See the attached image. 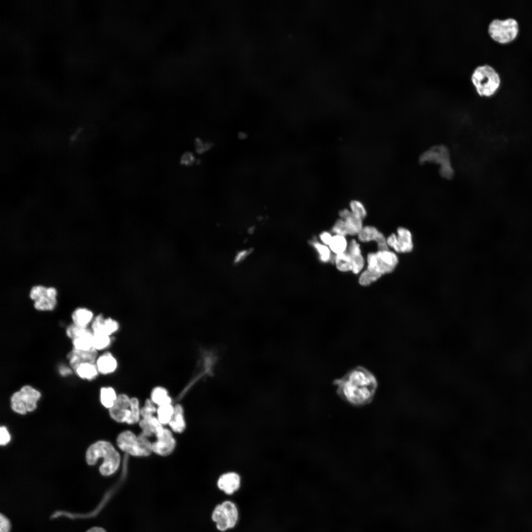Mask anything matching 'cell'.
<instances>
[{"mask_svg":"<svg viewBox=\"0 0 532 532\" xmlns=\"http://www.w3.org/2000/svg\"><path fill=\"white\" fill-rule=\"evenodd\" d=\"M336 393L344 401L354 406L370 403L374 398L378 382L373 373L358 366L333 381Z\"/></svg>","mask_w":532,"mask_h":532,"instance_id":"obj_1","label":"cell"},{"mask_svg":"<svg viewBox=\"0 0 532 532\" xmlns=\"http://www.w3.org/2000/svg\"><path fill=\"white\" fill-rule=\"evenodd\" d=\"M100 458L103 459V463L100 467V471L102 475H111L118 468L120 464V456L110 442L99 441L88 448L86 455L88 464L95 465Z\"/></svg>","mask_w":532,"mask_h":532,"instance_id":"obj_2","label":"cell"},{"mask_svg":"<svg viewBox=\"0 0 532 532\" xmlns=\"http://www.w3.org/2000/svg\"><path fill=\"white\" fill-rule=\"evenodd\" d=\"M471 80L477 93L486 97L494 95L501 83L499 73L488 64L477 66L472 72Z\"/></svg>","mask_w":532,"mask_h":532,"instance_id":"obj_3","label":"cell"},{"mask_svg":"<svg viewBox=\"0 0 532 532\" xmlns=\"http://www.w3.org/2000/svg\"><path fill=\"white\" fill-rule=\"evenodd\" d=\"M117 443L120 449L133 456L146 457L153 452L152 443L142 432L136 436L131 431H124L118 435Z\"/></svg>","mask_w":532,"mask_h":532,"instance_id":"obj_4","label":"cell"},{"mask_svg":"<svg viewBox=\"0 0 532 532\" xmlns=\"http://www.w3.org/2000/svg\"><path fill=\"white\" fill-rule=\"evenodd\" d=\"M518 21L513 18L504 19H494L489 23L488 32L491 37L496 42L505 44L514 40L519 33Z\"/></svg>","mask_w":532,"mask_h":532,"instance_id":"obj_5","label":"cell"},{"mask_svg":"<svg viewBox=\"0 0 532 532\" xmlns=\"http://www.w3.org/2000/svg\"><path fill=\"white\" fill-rule=\"evenodd\" d=\"M40 397V393L33 387L24 386L12 395L11 398V408L15 412L21 414H25L27 411H33Z\"/></svg>","mask_w":532,"mask_h":532,"instance_id":"obj_6","label":"cell"},{"mask_svg":"<svg viewBox=\"0 0 532 532\" xmlns=\"http://www.w3.org/2000/svg\"><path fill=\"white\" fill-rule=\"evenodd\" d=\"M238 518V512L235 504L229 500L217 505L212 514V519L216 523L217 529L222 532L233 528Z\"/></svg>","mask_w":532,"mask_h":532,"instance_id":"obj_7","label":"cell"},{"mask_svg":"<svg viewBox=\"0 0 532 532\" xmlns=\"http://www.w3.org/2000/svg\"><path fill=\"white\" fill-rule=\"evenodd\" d=\"M399 260L395 253L389 250H379L367 255V268L382 275L392 272L398 264Z\"/></svg>","mask_w":532,"mask_h":532,"instance_id":"obj_8","label":"cell"},{"mask_svg":"<svg viewBox=\"0 0 532 532\" xmlns=\"http://www.w3.org/2000/svg\"><path fill=\"white\" fill-rule=\"evenodd\" d=\"M57 291L55 288H47L41 285L33 286L30 293V298L34 301L35 309L41 311L53 310L57 304Z\"/></svg>","mask_w":532,"mask_h":532,"instance_id":"obj_9","label":"cell"},{"mask_svg":"<svg viewBox=\"0 0 532 532\" xmlns=\"http://www.w3.org/2000/svg\"><path fill=\"white\" fill-rule=\"evenodd\" d=\"M388 246L398 253H408L413 248L412 236L410 231L403 227L397 229V235L391 234L386 239Z\"/></svg>","mask_w":532,"mask_h":532,"instance_id":"obj_10","label":"cell"},{"mask_svg":"<svg viewBox=\"0 0 532 532\" xmlns=\"http://www.w3.org/2000/svg\"><path fill=\"white\" fill-rule=\"evenodd\" d=\"M131 399L125 394L119 395L109 409L111 417L120 423H127L130 415Z\"/></svg>","mask_w":532,"mask_h":532,"instance_id":"obj_11","label":"cell"},{"mask_svg":"<svg viewBox=\"0 0 532 532\" xmlns=\"http://www.w3.org/2000/svg\"><path fill=\"white\" fill-rule=\"evenodd\" d=\"M98 356V351L94 348L88 350H80L74 348L67 354V358L70 367L73 371L76 367L83 363H96Z\"/></svg>","mask_w":532,"mask_h":532,"instance_id":"obj_12","label":"cell"},{"mask_svg":"<svg viewBox=\"0 0 532 532\" xmlns=\"http://www.w3.org/2000/svg\"><path fill=\"white\" fill-rule=\"evenodd\" d=\"M157 438V440L152 443L153 452L161 456H166L172 453L175 446V440L170 431L164 428L163 432Z\"/></svg>","mask_w":532,"mask_h":532,"instance_id":"obj_13","label":"cell"},{"mask_svg":"<svg viewBox=\"0 0 532 532\" xmlns=\"http://www.w3.org/2000/svg\"><path fill=\"white\" fill-rule=\"evenodd\" d=\"M119 329V324L115 320L104 318L102 314H99L93 319L91 324V330L93 334H104L110 336Z\"/></svg>","mask_w":532,"mask_h":532,"instance_id":"obj_14","label":"cell"},{"mask_svg":"<svg viewBox=\"0 0 532 532\" xmlns=\"http://www.w3.org/2000/svg\"><path fill=\"white\" fill-rule=\"evenodd\" d=\"M239 475L234 471H228L222 474L217 480L218 488L227 495H232L237 491L240 486Z\"/></svg>","mask_w":532,"mask_h":532,"instance_id":"obj_15","label":"cell"},{"mask_svg":"<svg viewBox=\"0 0 532 532\" xmlns=\"http://www.w3.org/2000/svg\"><path fill=\"white\" fill-rule=\"evenodd\" d=\"M358 238L362 242L376 241L379 250H389L385 236L374 227L366 226L363 228L358 234Z\"/></svg>","mask_w":532,"mask_h":532,"instance_id":"obj_16","label":"cell"},{"mask_svg":"<svg viewBox=\"0 0 532 532\" xmlns=\"http://www.w3.org/2000/svg\"><path fill=\"white\" fill-rule=\"evenodd\" d=\"M339 214L344 220L348 234L356 235L360 233L363 228L361 219L346 209L340 211Z\"/></svg>","mask_w":532,"mask_h":532,"instance_id":"obj_17","label":"cell"},{"mask_svg":"<svg viewBox=\"0 0 532 532\" xmlns=\"http://www.w3.org/2000/svg\"><path fill=\"white\" fill-rule=\"evenodd\" d=\"M96 365L99 373L108 374L113 373L116 369L117 362L110 353L106 352L97 358Z\"/></svg>","mask_w":532,"mask_h":532,"instance_id":"obj_18","label":"cell"},{"mask_svg":"<svg viewBox=\"0 0 532 532\" xmlns=\"http://www.w3.org/2000/svg\"><path fill=\"white\" fill-rule=\"evenodd\" d=\"M348 253L352 262V271L354 273L357 274L363 267L364 260L361 255L360 245L354 239L352 240L350 243Z\"/></svg>","mask_w":532,"mask_h":532,"instance_id":"obj_19","label":"cell"},{"mask_svg":"<svg viewBox=\"0 0 532 532\" xmlns=\"http://www.w3.org/2000/svg\"><path fill=\"white\" fill-rule=\"evenodd\" d=\"M94 318L92 311L84 307L76 308L71 314L73 323L83 327H87L88 325L92 322Z\"/></svg>","mask_w":532,"mask_h":532,"instance_id":"obj_20","label":"cell"},{"mask_svg":"<svg viewBox=\"0 0 532 532\" xmlns=\"http://www.w3.org/2000/svg\"><path fill=\"white\" fill-rule=\"evenodd\" d=\"M172 431L181 433L185 428V423L183 416V409L180 404H176L174 407V412L168 423Z\"/></svg>","mask_w":532,"mask_h":532,"instance_id":"obj_21","label":"cell"},{"mask_svg":"<svg viewBox=\"0 0 532 532\" xmlns=\"http://www.w3.org/2000/svg\"><path fill=\"white\" fill-rule=\"evenodd\" d=\"M74 372L80 378L88 380L95 379L99 373L96 364L89 363L80 364Z\"/></svg>","mask_w":532,"mask_h":532,"instance_id":"obj_22","label":"cell"},{"mask_svg":"<svg viewBox=\"0 0 532 532\" xmlns=\"http://www.w3.org/2000/svg\"><path fill=\"white\" fill-rule=\"evenodd\" d=\"M151 400L159 406L171 404V399L167 391L161 387L155 388L151 395Z\"/></svg>","mask_w":532,"mask_h":532,"instance_id":"obj_23","label":"cell"},{"mask_svg":"<svg viewBox=\"0 0 532 532\" xmlns=\"http://www.w3.org/2000/svg\"><path fill=\"white\" fill-rule=\"evenodd\" d=\"M100 401L102 405L110 408L117 399L115 390L111 387H103L100 390Z\"/></svg>","mask_w":532,"mask_h":532,"instance_id":"obj_24","label":"cell"},{"mask_svg":"<svg viewBox=\"0 0 532 532\" xmlns=\"http://www.w3.org/2000/svg\"><path fill=\"white\" fill-rule=\"evenodd\" d=\"M335 263L337 268L341 271L352 270V265L351 257L348 253H341L336 254Z\"/></svg>","mask_w":532,"mask_h":532,"instance_id":"obj_25","label":"cell"},{"mask_svg":"<svg viewBox=\"0 0 532 532\" xmlns=\"http://www.w3.org/2000/svg\"><path fill=\"white\" fill-rule=\"evenodd\" d=\"M157 418L162 425L169 423L174 412V407L171 404L159 406L157 409Z\"/></svg>","mask_w":532,"mask_h":532,"instance_id":"obj_26","label":"cell"},{"mask_svg":"<svg viewBox=\"0 0 532 532\" xmlns=\"http://www.w3.org/2000/svg\"><path fill=\"white\" fill-rule=\"evenodd\" d=\"M93 333L85 335L72 340L73 348L80 350H88L93 348Z\"/></svg>","mask_w":532,"mask_h":532,"instance_id":"obj_27","label":"cell"},{"mask_svg":"<svg viewBox=\"0 0 532 532\" xmlns=\"http://www.w3.org/2000/svg\"><path fill=\"white\" fill-rule=\"evenodd\" d=\"M91 333H93L91 329L78 326L73 323L68 326L66 329V335L71 340Z\"/></svg>","mask_w":532,"mask_h":532,"instance_id":"obj_28","label":"cell"},{"mask_svg":"<svg viewBox=\"0 0 532 532\" xmlns=\"http://www.w3.org/2000/svg\"><path fill=\"white\" fill-rule=\"evenodd\" d=\"M329 245L332 251L337 254L344 252L346 248L347 242L343 236L336 234L332 237Z\"/></svg>","mask_w":532,"mask_h":532,"instance_id":"obj_29","label":"cell"},{"mask_svg":"<svg viewBox=\"0 0 532 532\" xmlns=\"http://www.w3.org/2000/svg\"><path fill=\"white\" fill-rule=\"evenodd\" d=\"M92 343L93 348L97 351L101 350L110 345L111 338L104 334H94Z\"/></svg>","mask_w":532,"mask_h":532,"instance_id":"obj_30","label":"cell"},{"mask_svg":"<svg viewBox=\"0 0 532 532\" xmlns=\"http://www.w3.org/2000/svg\"><path fill=\"white\" fill-rule=\"evenodd\" d=\"M381 276L380 273L367 268L361 275L359 283L362 286H368L378 280Z\"/></svg>","mask_w":532,"mask_h":532,"instance_id":"obj_31","label":"cell"},{"mask_svg":"<svg viewBox=\"0 0 532 532\" xmlns=\"http://www.w3.org/2000/svg\"><path fill=\"white\" fill-rule=\"evenodd\" d=\"M130 415L127 422L129 424H133L139 422L140 415L139 401L135 398L131 399Z\"/></svg>","mask_w":532,"mask_h":532,"instance_id":"obj_32","label":"cell"},{"mask_svg":"<svg viewBox=\"0 0 532 532\" xmlns=\"http://www.w3.org/2000/svg\"><path fill=\"white\" fill-rule=\"evenodd\" d=\"M352 212L361 220L366 216V212L363 204L359 201H351L350 204Z\"/></svg>","mask_w":532,"mask_h":532,"instance_id":"obj_33","label":"cell"},{"mask_svg":"<svg viewBox=\"0 0 532 532\" xmlns=\"http://www.w3.org/2000/svg\"><path fill=\"white\" fill-rule=\"evenodd\" d=\"M157 411V409L151 399H147L144 406L140 409V415L142 417V418L146 419L153 416V414Z\"/></svg>","mask_w":532,"mask_h":532,"instance_id":"obj_34","label":"cell"},{"mask_svg":"<svg viewBox=\"0 0 532 532\" xmlns=\"http://www.w3.org/2000/svg\"><path fill=\"white\" fill-rule=\"evenodd\" d=\"M313 245L319 253L320 259L322 261L327 262L330 260L331 253L329 249L326 246L318 242L313 243Z\"/></svg>","mask_w":532,"mask_h":532,"instance_id":"obj_35","label":"cell"},{"mask_svg":"<svg viewBox=\"0 0 532 532\" xmlns=\"http://www.w3.org/2000/svg\"><path fill=\"white\" fill-rule=\"evenodd\" d=\"M332 231L336 233V234L343 236L348 234L343 219H340L336 221L332 228Z\"/></svg>","mask_w":532,"mask_h":532,"instance_id":"obj_36","label":"cell"},{"mask_svg":"<svg viewBox=\"0 0 532 532\" xmlns=\"http://www.w3.org/2000/svg\"><path fill=\"white\" fill-rule=\"evenodd\" d=\"M11 525L9 520L3 515H0V532H9Z\"/></svg>","mask_w":532,"mask_h":532,"instance_id":"obj_37","label":"cell"},{"mask_svg":"<svg viewBox=\"0 0 532 532\" xmlns=\"http://www.w3.org/2000/svg\"><path fill=\"white\" fill-rule=\"evenodd\" d=\"M0 443L1 445L6 444L10 439V436L6 428L1 426L0 429Z\"/></svg>","mask_w":532,"mask_h":532,"instance_id":"obj_38","label":"cell"},{"mask_svg":"<svg viewBox=\"0 0 532 532\" xmlns=\"http://www.w3.org/2000/svg\"><path fill=\"white\" fill-rule=\"evenodd\" d=\"M72 369L70 367L66 366L65 365L61 366L59 368V372L60 375L63 376H67L70 375L72 372Z\"/></svg>","mask_w":532,"mask_h":532,"instance_id":"obj_39","label":"cell"},{"mask_svg":"<svg viewBox=\"0 0 532 532\" xmlns=\"http://www.w3.org/2000/svg\"><path fill=\"white\" fill-rule=\"evenodd\" d=\"M320 238L324 244L326 245H329L331 241L332 236L329 233L323 232L320 234Z\"/></svg>","mask_w":532,"mask_h":532,"instance_id":"obj_40","label":"cell"},{"mask_svg":"<svg viewBox=\"0 0 532 532\" xmlns=\"http://www.w3.org/2000/svg\"><path fill=\"white\" fill-rule=\"evenodd\" d=\"M197 150L200 152L204 151L205 150H207L209 148V144L201 141H198L197 142Z\"/></svg>","mask_w":532,"mask_h":532,"instance_id":"obj_41","label":"cell"},{"mask_svg":"<svg viewBox=\"0 0 532 532\" xmlns=\"http://www.w3.org/2000/svg\"><path fill=\"white\" fill-rule=\"evenodd\" d=\"M182 161L185 164H190L193 161V156L190 154H186L182 158Z\"/></svg>","mask_w":532,"mask_h":532,"instance_id":"obj_42","label":"cell"},{"mask_svg":"<svg viewBox=\"0 0 532 532\" xmlns=\"http://www.w3.org/2000/svg\"><path fill=\"white\" fill-rule=\"evenodd\" d=\"M86 532H106V531L102 528L95 527L89 529Z\"/></svg>","mask_w":532,"mask_h":532,"instance_id":"obj_43","label":"cell"}]
</instances>
